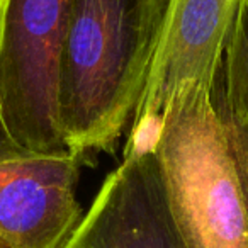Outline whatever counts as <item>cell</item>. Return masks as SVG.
Segmentation results:
<instances>
[{
  "mask_svg": "<svg viewBox=\"0 0 248 248\" xmlns=\"http://www.w3.org/2000/svg\"><path fill=\"white\" fill-rule=\"evenodd\" d=\"M0 248H16V247L11 243V241H7L5 238L0 236Z\"/></svg>",
  "mask_w": 248,
  "mask_h": 248,
  "instance_id": "30bf717a",
  "label": "cell"
},
{
  "mask_svg": "<svg viewBox=\"0 0 248 248\" xmlns=\"http://www.w3.org/2000/svg\"><path fill=\"white\" fill-rule=\"evenodd\" d=\"M75 153L0 160V236L16 248H62L82 219Z\"/></svg>",
  "mask_w": 248,
  "mask_h": 248,
  "instance_id": "8992f818",
  "label": "cell"
},
{
  "mask_svg": "<svg viewBox=\"0 0 248 248\" xmlns=\"http://www.w3.org/2000/svg\"><path fill=\"white\" fill-rule=\"evenodd\" d=\"M211 99H213V106L223 126L224 140H226L228 152H230L231 163L236 173L238 186H240L248 216V119H241L228 109L216 85L211 93Z\"/></svg>",
  "mask_w": 248,
  "mask_h": 248,
  "instance_id": "ba28073f",
  "label": "cell"
},
{
  "mask_svg": "<svg viewBox=\"0 0 248 248\" xmlns=\"http://www.w3.org/2000/svg\"><path fill=\"white\" fill-rule=\"evenodd\" d=\"M73 0H0V106L12 138L29 153H72L60 83Z\"/></svg>",
  "mask_w": 248,
  "mask_h": 248,
  "instance_id": "3957f363",
  "label": "cell"
},
{
  "mask_svg": "<svg viewBox=\"0 0 248 248\" xmlns=\"http://www.w3.org/2000/svg\"><path fill=\"white\" fill-rule=\"evenodd\" d=\"M153 153L186 248H248V216L211 92L187 89L167 114Z\"/></svg>",
  "mask_w": 248,
  "mask_h": 248,
  "instance_id": "7a4b0ae2",
  "label": "cell"
},
{
  "mask_svg": "<svg viewBox=\"0 0 248 248\" xmlns=\"http://www.w3.org/2000/svg\"><path fill=\"white\" fill-rule=\"evenodd\" d=\"M216 89L234 116L248 119V0L238 9Z\"/></svg>",
  "mask_w": 248,
  "mask_h": 248,
  "instance_id": "52a82bcc",
  "label": "cell"
},
{
  "mask_svg": "<svg viewBox=\"0 0 248 248\" xmlns=\"http://www.w3.org/2000/svg\"><path fill=\"white\" fill-rule=\"evenodd\" d=\"M243 0H169L124 158L153 152L170 107L190 87L213 93Z\"/></svg>",
  "mask_w": 248,
  "mask_h": 248,
  "instance_id": "277c9868",
  "label": "cell"
},
{
  "mask_svg": "<svg viewBox=\"0 0 248 248\" xmlns=\"http://www.w3.org/2000/svg\"><path fill=\"white\" fill-rule=\"evenodd\" d=\"M169 0H73L60 83L66 146L114 153L131 128Z\"/></svg>",
  "mask_w": 248,
  "mask_h": 248,
  "instance_id": "6da1fadb",
  "label": "cell"
},
{
  "mask_svg": "<svg viewBox=\"0 0 248 248\" xmlns=\"http://www.w3.org/2000/svg\"><path fill=\"white\" fill-rule=\"evenodd\" d=\"M62 248H186L155 153L123 158Z\"/></svg>",
  "mask_w": 248,
  "mask_h": 248,
  "instance_id": "5b68a950",
  "label": "cell"
},
{
  "mask_svg": "<svg viewBox=\"0 0 248 248\" xmlns=\"http://www.w3.org/2000/svg\"><path fill=\"white\" fill-rule=\"evenodd\" d=\"M22 155H29V152H26L22 146H19L17 141L12 138L7 124H5L4 114H2V106H0V160L14 158V156Z\"/></svg>",
  "mask_w": 248,
  "mask_h": 248,
  "instance_id": "9c48e42d",
  "label": "cell"
}]
</instances>
